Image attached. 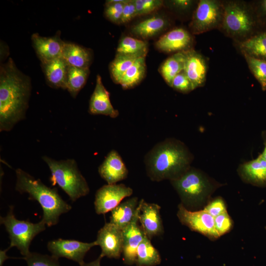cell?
<instances>
[{"label":"cell","mask_w":266,"mask_h":266,"mask_svg":"<svg viewBox=\"0 0 266 266\" xmlns=\"http://www.w3.org/2000/svg\"><path fill=\"white\" fill-rule=\"evenodd\" d=\"M128 0H109L105 4L104 14L110 21L120 24L123 8Z\"/></svg>","instance_id":"obj_33"},{"label":"cell","mask_w":266,"mask_h":266,"mask_svg":"<svg viewBox=\"0 0 266 266\" xmlns=\"http://www.w3.org/2000/svg\"><path fill=\"white\" fill-rule=\"evenodd\" d=\"M89 74V68H83L68 66L66 90L72 98H76L85 86Z\"/></svg>","instance_id":"obj_30"},{"label":"cell","mask_w":266,"mask_h":266,"mask_svg":"<svg viewBox=\"0 0 266 266\" xmlns=\"http://www.w3.org/2000/svg\"><path fill=\"white\" fill-rule=\"evenodd\" d=\"M216 230L221 236L228 233L232 228V220L229 215L227 211L214 218Z\"/></svg>","instance_id":"obj_37"},{"label":"cell","mask_w":266,"mask_h":266,"mask_svg":"<svg viewBox=\"0 0 266 266\" xmlns=\"http://www.w3.org/2000/svg\"><path fill=\"white\" fill-rule=\"evenodd\" d=\"M224 15L219 31L234 42H242L262 30L251 1L223 0Z\"/></svg>","instance_id":"obj_4"},{"label":"cell","mask_w":266,"mask_h":266,"mask_svg":"<svg viewBox=\"0 0 266 266\" xmlns=\"http://www.w3.org/2000/svg\"><path fill=\"white\" fill-rule=\"evenodd\" d=\"M9 249V248L8 247L6 249L0 251V266H2L4 262L8 259L10 258L6 254L7 251Z\"/></svg>","instance_id":"obj_42"},{"label":"cell","mask_w":266,"mask_h":266,"mask_svg":"<svg viewBox=\"0 0 266 266\" xmlns=\"http://www.w3.org/2000/svg\"><path fill=\"white\" fill-rule=\"evenodd\" d=\"M203 209L214 218L227 211L225 202L220 197L209 201Z\"/></svg>","instance_id":"obj_38"},{"label":"cell","mask_w":266,"mask_h":266,"mask_svg":"<svg viewBox=\"0 0 266 266\" xmlns=\"http://www.w3.org/2000/svg\"><path fill=\"white\" fill-rule=\"evenodd\" d=\"M102 258L99 256V257L95 260L91 262L90 263H84L80 266H100V261Z\"/></svg>","instance_id":"obj_43"},{"label":"cell","mask_w":266,"mask_h":266,"mask_svg":"<svg viewBox=\"0 0 266 266\" xmlns=\"http://www.w3.org/2000/svg\"><path fill=\"white\" fill-rule=\"evenodd\" d=\"M223 0H200L189 24L190 32L199 34L220 28L223 18Z\"/></svg>","instance_id":"obj_8"},{"label":"cell","mask_w":266,"mask_h":266,"mask_svg":"<svg viewBox=\"0 0 266 266\" xmlns=\"http://www.w3.org/2000/svg\"><path fill=\"white\" fill-rule=\"evenodd\" d=\"M161 262V257L158 251L145 236L137 249L136 266H156Z\"/></svg>","instance_id":"obj_27"},{"label":"cell","mask_w":266,"mask_h":266,"mask_svg":"<svg viewBox=\"0 0 266 266\" xmlns=\"http://www.w3.org/2000/svg\"><path fill=\"white\" fill-rule=\"evenodd\" d=\"M62 58L71 66L89 68L93 60L92 51L82 46L70 42H65Z\"/></svg>","instance_id":"obj_22"},{"label":"cell","mask_w":266,"mask_h":266,"mask_svg":"<svg viewBox=\"0 0 266 266\" xmlns=\"http://www.w3.org/2000/svg\"><path fill=\"white\" fill-rule=\"evenodd\" d=\"M138 205V198L136 197L121 202L111 211L109 222L123 230L133 219Z\"/></svg>","instance_id":"obj_24"},{"label":"cell","mask_w":266,"mask_h":266,"mask_svg":"<svg viewBox=\"0 0 266 266\" xmlns=\"http://www.w3.org/2000/svg\"><path fill=\"white\" fill-rule=\"evenodd\" d=\"M170 87L175 90L183 94L189 93L195 89L193 84L183 70L174 78Z\"/></svg>","instance_id":"obj_35"},{"label":"cell","mask_w":266,"mask_h":266,"mask_svg":"<svg viewBox=\"0 0 266 266\" xmlns=\"http://www.w3.org/2000/svg\"><path fill=\"white\" fill-rule=\"evenodd\" d=\"M143 56L146 55L116 53L115 58L109 65V71L113 81L119 84L128 69L138 58Z\"/></svg>","instance_id":"obj_29"},{"label":"cell","mask_w":266,"mask_h":266,"mask_svg":"<svg viewBox=\"0 0 266 266\" xmlns=\"http://www.w3.org/2000/svg\"><path fill=\"white\" fill-rule=\"evenodd\" d=\"M136 15L134 0H128L124 5L120 24H125L134 18Z\"/></svg>","instance_id":"obj_40"},{"label":"cell","mask_w":266,"mask_h":266,"mask_svg":"<svg viewBox=\"0 0 266 266\" xmlns=\"http://www.w3.org/2000/svg\"><path fill=\"white\" fill-rule=\"evenodd\" d=\"M186 60L183 71L195 89L205 85L208 70L207 61L204 56L194 49L184 51Z\"/></svg>","instance_id":"obj_17"},{"label":"cell","mask_w":266,"mask_h":266,"mask_svg":"<svg viewBox=\"0 0 266 266\" xmlns=\"http://www.w3.org/2000/svg\"><path fill=\"white\" fill-rule=\"evenodd\" d=\"M22 259L26 261L28 266H60L59 259L52 255L31 252Z\"/></svg>","instance_id":"obj_34"},{"label":"cell","mask_w":266,"mask_h":266,"mask_svg":"<svg viewBox=\"0 0 266 266\" xmlns=\"http://www.w3.org/2000/svg\"><path fill=\"white\" fill-rule=\"evenodd\" d=\"M194 156L186 145L174 138L155 144L145 155L147 174L153 181L175 180L191 167Z\"/></svg>","instance_id":"obj_2"},{"label":"cell","mask_w":266,"mask_h":266,"mask_svg":"<svg viewBox=\"0 0 266 266\" xmlns=\"http://www.w3.org/2000/svg\"><path fill=\"white\" fill-rule=\"evenodd\" d=\"M193 35L184 28H176L163 35L156 42L155 46L166 53L186 51L193 49Z\"/></svg>","instance_id":"obj_14"},{"label":"cell","mask_w":266,"mask_h":266,"mask_svg":"<svg viewBox=\"0 0 266 266\" xmlns=\"http://www.w3.org/2000/svg\"><path fill=\"white\" fill-rule=\"evenodd\" d=\"M0 223L4 226L10 239V248L16 247L24 257L30 254V246L33 238L46 229V224L41 220L33 223L20 220L14 214V206L10 205L6 215L0 217Z\"/></svg>","instance_id":"obj_7"},{"label":"cell","mask_w":266,"mask_h":266,"mask_svg":"<svg viewBox=\"0 0 266 266\" xmlns=\"http://www.w3.org/2000/svg\"><path fill=\"white\" fill-rule=\"evenodd\" d=\"M139 203L137 211L132 222L123 231V259L124 263L131 266L135 263L137 247L146 236L139 225Z\"/></svg>","instance_id":"obj_13"},{"label":"cell","mask_w":266,"mask_h":266,"mask_svg":"<svg viewBox=\"0 0 266 266\" xmlns=\"http://www.w3.org/2000/svg\"><path fill=\"white\" fill-rule=\"evenodd\" d=\"M147 52V42L131 36L121 38L116 50L117 54L127 55H146Z\"/></svg>","instance_id":"obj_31"},{"label":"cell","mask_w":266,"mask_h":266,"mask_svg":"<svg viewBox=\"0 0 266 266\" xmlns=\"http://www.w3.org/2000/svg\"><path fill=\"white\" fill-rule=\"evenodd\" d=\"M234 43L242 55L266 61V29L242 42Z\"/></svg>","instance_id":"obj_25"},{"label":"cell","mask_w":266,"mask_h":266,"mask_svg":"<svg viewBox=\"0 0 266 266\" xmlns=\"http://www.w3.org/2000/svg\"><path fill=\"white\" fill-rule=\"evenodd\" d=\"M96 245L95 241L87 243L74 239L59 238L49 241L47 248L56 258H66L81 265L84 263V258L86 253Z\"/></svg>","instance_id":"obj_11"},{"label":"cell","mask_w":266,"mask_h":266,"mask_svg":"<svg viewBox=\"0 0 266 266\" xmlns=\"http://www.w3.org/2000/svg\"><path fill=\"white\" fill-rule=\"evenodd\" d=\"M262 137L264 141L265 147H264L263 153L261 154L262 155V157L266 161V131H264L262 132Z\"/></svg>","instance_id":"obj_44"},{"label":"cell","mask_w":266,"mask_h":266,"mask_svg":"<svg viewBox=\"0 0 266 266\" xmlns=\"http://www.w3.org/2000/svg\"><path fill=\"white\" fill-rule=\"evenodd\" d=\"M15 173V190L21 194H28L29 200L38 202L43 210L41 220L46 226L56 225L60 216L71 209V206L62 198L57 188L47 186L39 179L21 168H17Z\"/></svg>","instance_id":"obj_3"},{"label":"cell","mask_w":266,"mask_h":266,"mask_svg":"<svg viewBox=\"0 0 266 266\" xmlns=\"http://www.w3.org/2000/svg\"><path fill=\"white\" fill-rule=\"evenodd\" d=\"M237 172L245 182L259 187L266 186V161L261 154L255 159L239 165Z\"/></svg>","instance_id":"obj_20"},{"label":"cell","mask_w":266,"mask_h":266,"mask_svg":"<svg viewBox=\"0 0 266 266\" xmlns=\"http://www.w3.org/2000/svg\"><path fill=\"white\" fill-rule=\"evenodd\" d=\"M136 15L150 13L161 7L163 1L161 0H134Z\"/></svg>","instance_id":"obj_36"},{"label":"cell","mask_w":266,"mask_h":266,"mask_svg":"<svg viewBox=\"0 0 266 266\" xmlns=\"http://www.w3.org/2000/svg\"><path fill=\"white\" fill-rule=\"evenodd\" d=\"M100 177L107 184H114L125 179L128 174V169L123 159L115 150H111L98 168Z\"/></svg>","instance_id":"obj_18"},{"label":"cell","mask_w":266,"mask_h":266,"mask_svg":"<svg viewBox=\"0 0 266 266\" xmlns=\"http://www.w3.org/2000/svg\"><path fill=\"white\" fill-rule=\"evenodd\" d=\"M262 30L266 29V0L251 1Z\"/></svg>","instance_id":"obj_39"},{"label":"cell","mask_w":266,"mask_h":266,"mask_svg":"<svg viewBox=\"0 0 266 266\" xmlns=\"http://www.w3.org/2000/svg\"><path fill=\"white\" fill-rule=\"evenodd\" d=\"M30 77L9 58L0 67V131L9 132L25 118L31 94Z\"/></svg>","instance_id":"obj_1"},{"label":"cell","mask_w":266,"mask_h":266,"mask_svg":"<svg viewBox=\"0 0 266 266\" xmlns=\"http://www.w3.org/2000/svg\"><path fill=\"white\" fill-rule=\"evenodd\" d=\"M186 56L184 52L173 54L161 65L159 71L166 84L170 86L174 78L184 68Z\"/></svg>","instance_id":"obj_26"},{"label":"cell","mask_w":266,"mask_h":266,"mask_svg":"<svg viewBox=\"0 0 266 266\" xmlns=\"http://www.w3.org/2000/svg\"><path fill=\"white\" fill-rule=\"evenodd\" d=\"M181 204L187 209L201 206L221 184L201 170L191 167L179 178L170 181Z\"/></svg>","instance_id":"obj_5"},{"label":"cell","mask_w":266,"mask_h":266,"mask_svg":"<svg viewBox=\"0 0 266 266\" xmlns=\"http://www.w3.org/2000/svg\"><path fill=\"white\" fill-rule=\"evenodd\" d=\"M42 159L48 166L53 185H57L72 201L86 196L90 192L88 183L80 172L75 160H56L46 156Z\"/></svg>","instance_id":"obj_6"},{"label":"cell","mask_w":266,"mask_h":266,"mask_svg":"<svg viewBox=\"0 0 266 266\" xmlns=\"http://www.w3.org/2000/svg\"><path fill=\"white\" fill-rule=\"evenodd\" d=\"M145 57L138 58L124 74L119 83L124 89L135 87L144 78L146 70Z\"/></svg>","instance_id":"obj_28"},{"label":"cell","mask_w":266,"mask_h":266,"mask_svg":"<svg viewBox=\"0 0 266 266\" xmlns=\"http://www.w3.org/2000/svg\"><path fill=\"white\" fill-rule=\"evenodd\" d=\"M95 241L101 248L102 258L119 259L123 253V231L110 222L105 223L98 231Z\"/></svg>","instance_id":"obj_12"},{"label":"cell","mask_w":266,"mask_h":266,"mask_svg":"<svg viewBox=\"0 0 266 266\" xmlns=\"http://www.w3.org/2000/svg\"><path fill=\"white\" fill-rule=\"evenodd\" d=\"M60 32L50 37H44L37 33L31 37L33 47L41 63L62 57L65 41L60 37Z\"/></svg>","instance_id":"obj_16"},{"label":"cell","mask_w":266,"mask_h":266,"mask_svg":"<svg viewBox=\"0 0 266 266\" xmlns=\"http://www.w3.org/2000/svg\"><path fill=\"white\" fill-rule=\"evenodd\" d=\"M177 216L182 225L193 231L199 233L211 240L216 239L220 236L215 227L214 218L204 209L189 210L180 203L178 206Z\"/></svg>","instance_id":"obj_9"},{"label":"cell","mask_w":266,"mask_h":266,"mask_svg":"<svg viewBox=\"0 0 266 266\" xmlns=\"http://www.w3.org/2000/svg\"><path fill=\"white\" fill-rule=\"evenodd\" d=\"M46 82L50 87L66 90L68 65L62 58L41 63Z\"/></svg>","instance_id":"obj_21"},{"label":"cell","mask_w":266,"mask_h":266,"mask_svg":"<svg viewBox=\"0 0 266 266\" xmlns=\"http://www.w3.org/2000/svg\"><path fill=\"white\" fill-rule=\"evenodd\" d=\"M88 112L92 115H103L112 118L117 117L119 114L111 103L110 94L104 86L101 77L97 75L95 89L91 96Z\"/></svg>","instance_id":"obj_19"},{"label":"cell","mask_w":266,"mask_h":266,"mask_svg":"<svg viewBox=\"0 0 266 266\" xmlns=\"http://www.w3.org/2000/svg\"><path fill=\"white\" fill-rule=\"evenodd\" d=\"M133 189L123 184H107L96 192L94 205L97 214L111 211L125 198L131 196Z\"/></svg>","instance_id":"obj_10"},{"label":"cell","mask_w":266,"mask_h":266,"mask_svg":"<svg viewBox=\"0 0 266 266\" xmlns=\"http://www.w3.org/2000/svg\"><path fill=\"white\" fill-rule=\"evenodd\" d=\"M198 1L192 0H173L170 1L172 7L179 12H186L190 11L197 5Z\"/></svg>","instance_id":"obj_41"},{"label":"cell","mask_w":266,"mask_h":266,"mask_svg":"<svg viewBox=\"0 0 266 266\" xmlns=\"http://www.w3.org/2000/svg\"><path fill=\"white\" fill-rule=\"evenodd\" d=\"M139 222L146 236L150 240L164 233V230L160 214L161 207L158 204L148 203L142 199L139 202Z\"/></svg>","instance_id":"obj_15"},{"label":"cell","mask_w":266,"mask_h":266,"mask_svg":"<svg viewBox=\"0 0 266 266\" xmlns=\"http://www.w3.org/2000/svg\"><path fill=\"white\" fill-rule=\"evenodd\" d=\"M169 25V22L166 17L155 15L134 25L131 28V32L138 37L148 39L163 32Z\"/></svg>","instance_id":"obj_23"},{"label":"cell","mask_w":266,"mask_h":266,"mask_svg":"<svg viewBox=\"0 0 266 266\" xmlns=\"http://www.w3.org/2000/svg\"><path fill=\"white\" fill-rule=\"evenodd\" d=\"M252 74L259 83L263 91H266V61L243 55Z\"/></svg>","instance_id":"obj_32"}]
</instances>
